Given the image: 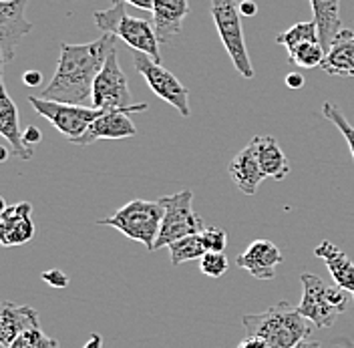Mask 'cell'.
<instances>
[{
	"label": "cell",
	"mask_w": 354,
	"mask_h": 348,
	"mask_svg": "<svg viewBox=\"0 0 354 348\" xmlns=\"http://www.w3.org/2000/svg\"><path fill=\"white\" fill-rule=\"evenodd\" d=\"M324 57H326V48L322 46V43H304L288 51V63L300 66V68L322 66Z\"/></svg>",
	"instance_id": "d4e9b609"
},
{
	"label": "cell",
	"mask_w": 354,
	"mask_h": 348,
	"mask_svg": "<svg viewBox=\"0 0 354 348\" xmlns=\"http://www.w3.org/2000/svg\"><path fill=\"white\" fill-rule=\"evenodd\" d=\"M322 115L330 121L336 129L342 133V137L346 139L348 149H351V155H353V159H354V127L348 123V119L344 117V113L338 109L336 105H332V103H324V107H322Z\"/></svg>",
	"instance_id": "484cf974"
},
{
	"label": "cell",
	"mask_w": 354,
	"mask_h": 348,
	"mask_svg": "<svg viewBox=\"0 0 354 348\" xmlns=\"http://www.w3.org/2000/svg\"><path fill=\"white\" fill-rule=\"evenodd\" d=\"M322 71L330 77H354V30L342 28L326 48Z\"/></svg>",
	"instance_id": "d6986e66"
},
{
	"label": "cell",
	"mask_w": 354,
	"mask_h": 348,
	"mask_svg": "<svg viewBox=\"0 0 354 348\" xmlns=\"http://www.w3.org/2000/svg\"><path fill=\"white\" fill-rule=\"evenodd\" d=\"M133 65L159 99L169 103L183 117H189V91L181 85V81L174 73H169L161 63H155L153 59L141 53L133 59Z\"/></svg>",
	"instance_id": "30bf717a"
},
{
	"label": "cell",
	"mask_w": 354,
	"mask_h": 348,
	"mask_svg": "<svg viewBox=\"0 0 354 348\" xmlns=\"http://www.w3.org/2000/svg\"><path fill=\"white\" fill-rule=\"evenodd\" d=\"M252 141L256 145L258 161H260V167H262L266 177L276 179V181H284L290 174V163H288L280 143L272 135H260V137H254Z\"/></svg>",
	"instance_id": "44dd1931"
},
{
	"label": "cell",
	"mask_w": 354,
	"mask_h": 348,
	"mask_svg": "<svg viewBox=\"0 0 354 348\" xmlns=\"http://www.w3.org/2000/svg\"><path fill=\"white\" fill-rule=\"evenodd\" d=\"M209 4H212V17L216 22L218 35H220L223 48L227 51L236 71L243 79H252L254 66H252L245 41H243L240 0H209Z\"/></svg>",
	"instance_id": "52a82bcc"
},
{
	"label": "cell",
	"mask_w": 354,
	"mask_h": 348,
	"mask_svg": "<svg viewBox=\"0 0 354 348\" xmlns=\"http://www.w3.org/2000/svg\"><path fill=\"white\" fill-rule=\"evenodd\" d=\"M230 264L223 252H207L201 260H199V270L209 276V278H220L227 272Z\"/></svg>",
	"instance_id": "83f0119b"
},
{
	"label": "cell",
	"mask_w": 354,
	"mask_h": 348,
	"mask_svg": "<svg viewBox=\"0 0 354 348\" xmlns=\"http://www.w3.org/2000/svg\"><path fill=\"white\" fill-rule=\"evenodd\" d=\"M353 296H354V294H353Z\"/></svg>",
	"instance_id": "ab89813d"
},
{
	"label": "cell",
	"mask_w": 354,
	"mask_h": 348,
	"mask_svg": "<svg viewBox=\"0 0 354 348\" xmlns=\"http://www.w3.org/2000/svg\"><path fill=\"white\" fill-rule=\"evenodd\" d=\"M300 282H302V298L298 310L316 328H330L336 322V318L346 312L351 302L346 290L330 286L322 278L308 272L300 276Z\"/></svg>",
	"instance_id": "277c9868"
},
{
	"label": "cell",
	"mask_w": 354,
	"mask_h": 348,
	"mask_svg": "<svg viewBox=\"0 0 354 348\" xmlns=\"http://www.w3.org/2000/svg\"><path fill=\"white\" fill-rule=\"evenodd\" d=\"M310 324L312 322L300 314L298 306H292L286 300L270 306L264 312L245 314L242 318L248 336L264 338L270 348H294L300 345L312 334Z\"/></svg>",
	"instance_id": "7a4b0ae2"
},
{
	"label": "cell",
	"mask_w": 354,
	"mask_h": 348,
	"mask_svg": "<svg viewBox=\"0 0 354 348\" xmlns=\"http://www.w3.org/2000/svg\"><path fill=\"white\" fill-rule=\"evenodd\" d=\"M93 107L101 111H131L143 113L147 103H131V91L127 77L117 59V48L113 51L103 65L93 85Z\"/></svg>",
	"instance_id": "ba28073f"
},
{
	"label": "cell",
	"mask_w": 354,
	"mask_h": 348,
	"mask_svg": "<svg viewBox=\"0 0 354 348\" xmlns=\"http://www.w3.org/2000/svg\"><path fill=\"white\" fill-rule=\"evenodd\" d=\"M131 111H103L75 145H91L101 139H129L137 135V127L129 119Z\"/></svg>",
	"instance_id": "5bb4252c"
},
{
	"label": "cell",
	"mask_w": 354,
	"mask_h": 348,
	"mask_svg": "<svg viewBox=\"0 0 354 348\" xmlns=\"http://www.w3.org/2000/svg\"><path fill=\"white\" fill-rule=\"evenodd\" d=\"M314 254H316L320 260H324L334 284H336L338 288H342V290L354 294V262L351 260L336 244H332L328 239L320 241V244L316 246Z\"/></svg>",
	"instance_id": "ffe728a7"
},
{
	"label": "cell",
	"mask_w": 354,
	"mask_h": 348,
	"mask_svg": "<svg viewBox=\"0 0 354 348\" xmlns=\"http://www.w3.org/2000/svg\"><path fill=\"white\" fill-rule=\"evenodd\" d=\"M115 48V37L111 35H103L101 39L85 44L61 43L55 75L41 97L71 105H85L87 101H93L95 79Z\"/></svg>",
	"instance_id": "6da1fadb"
},
{
	"label": "cell",
	"mask_w": 354,
	"mask_h": 348,
	"mask_svg": "<svg viewBox=\"0 0 354 348\" xmlns=\"http://www.w3.org/2000/svg\"><path fill=\"white\" fill-rule=\"evenodd\" d=\"M163 205V219H161V230L155 241V250L159 248H169L174 241L201 234L205 230V223L194 210V192L183 190L174 196H165L159 199Z\"/></svg>",
	"instance_id": "8992f818"
},
{
	"label": "cell",
	"mask_w": 354,
	"mask_h": 348,
	"mask_svg": "<svg viewBox=\"0 0 354 348\" xmlns=\"http://www.w3.org/2000/svg\"><path fill=\"white\" fill-rule=\"evenodd\" d=\"M294 348H320V342H316L312 338H306V340H302L300 345H296Z\"/></svg>",
	"instance_id": "8d00e7d4"
},
{
	"label": "cell",
	"mask_w": 354,
	"mask_h": 348,
	"mask_svg": "<svg viewBox=\"0 0 354 348\" xmlns=\"http://www.w3.org/2000/svg\"><path fill=\"white\" fill-rule=\"evenodd\" d=\"M227 174L232 177V181L236 183V187L245 194V196H254L258 194L262 181L266 179L264 172L260 167L258 161V153H256V145L254 141H250L242 152L238 153L230 165H227Z\"/></svg>",
	"instance_id": "9a60e30c"
},
{
	"label": "cell",
	"mask_w": 354,
	"mask_h": 348,
	"mask_svg": "<svg viewBox=\"0 0 354 348\" xmlns=\"http://www.w3.org/2000/svg\"><path fill=\"white\" fill-rule=\"evenodd\" d=\"M113 2H119V0H113ZM121 2H129L135 8H141V10H151L155 0H121Z\"/></svg>",
	"instance_id": "d590c367"
},
{
	"label": "cell",
	"mask_w": 354,
	"mask_h": 348,
	"mask_svg": "<svg viewBox=\"0 0 354 348\" xmlns=\"http://www.w3.org/2000/svg\"><path fill=\"white\" fill-rule=\"evenodd\" d=\"M8 348H61V345H59V340L46 336L41 328H35V330L21 334Z\"/></svg>",
	"instance_id": "4316f807"
},
{
	"label": "cell",
	"mask_w": 354,
	"mask_h": 348,
	"mask_svg": "<svg viewBox=\"0 0 354 348\" xmlns=\"http://www.w3.org/2000/svg\"><path fill=\"white\" fill-rule=\"evenodd\" d=\"M207 254L205 250V244L201 234H194V236H185V238L177 239L169 246V260L174 266H179L183 262L192 260H201L203 256Z\"/></svg>",
	"instance_id": "603a6c76"
},
{
	"label": "cell",
	"mask_w": 354,
	"mask_h": 348,
	"mask_svg": "<svg viewBox=\"0 0 354 348\" xmlns=\"http://www.w3.org/2000/svg\"><path fill=\"white\" fill-rule=\"evenodd\" d=\"M85 348H101V336L93 334V336H91V340L85 345Z\"/></svg>",
	"instance_id": "74e56055"
},
{
	"label": "cell",
	"mask_w": 354,
	"mask_h": 348,
	"mask_svg": "<svg viewBox=\"0 0 354 348\" xmlns=\"http://www.w3.org/2000/svg\"><path fill=\"white\" fill-rule=\"evenodd\" d=\"M256 10H258L256 2H252V0H242V2H240V12H242V17H254Z\"/></svg>",
	"instance_id": "e575fe53"
},
{
	"label": "cell",
	"mask_w": 354,
	"mask_h": 348,
	"mask_svg": "<svg viewBox=\"0 0 354 348\" xmlns=\"http://www.w3.org/2000/svg\"><path fill=\"white\" fill-rule=\"evenodd\" d=\"M201 238L207 252H223L227 248V232L218 226H205V230L201 232Z\"/></svg>",
	"instance_id": "f1b7e54d"
},
{
	"label": "cell",
	"mask_w": 354,
	"mask_h": 348,
	"mask_svg": "<svg viewBox=\"0 0 354 348\" xmlns=\"http://www.w3.org/2000/svg\"><path fill=\"white\" fill-rule=\"evenodd\" d=\"M41 79H43V75L39 71H26L22 77V83L26 87H37V85H41Z\"/></svg>",
	"instance_id": "d6a6232c"
},
{
	"label": "cell",
	"mask_w": 354,
	"mask_h": 348,
	"mask_svg": "<svg viewBox=\"0 0 354 348\" xmlns=\"http://www.w3.org/2000/svg\"><path fill=\"white\" fill-rule=\"evenodd\" d=\"M0 155H2V161H6V149L4 147L0 149Z\"/></svg>",
	"instance_id": "f35d334b"
},
{
	"label": "cell",
	"mask_w": 354,
	"mask_h": 348,
	"mask_svg": "<svg viewBox=\"0 0 354 348\" xmlns=\"http://www.w3.org/2000/svg\"><path fill=\"white\" fill-rule=\"evenodd\" d=\"M153 26L159 43L171 44V41L181 35L183 19L189 15V2L187 0H155Z\"/></svg>",
	"instance_id": "e0dca14e"
},
{
	"label": "cell",
	"mask_w": 354,
	"mask_h": 348,
	"mask_svg": "<svg viewBox=\"0 0 354 348\" xmlns=\"http://www.w3.org/2000/svg\"><path fill=\"white\" fill-rule=\"evenodd\" d=\"M0 133L6 139V143L12 147V153L24 161L32 159V147L24 143L21 123H19V109L15 101L10 99L6 85L0 83Z\"/></svg>",
	"instance_id": "ac0fdd59"
},
{
	"label": "cell",
	"mask_w": 354,
	"mask_h": 348,
	"mask_svg": "<svg viewBox=\"0 0 354 348\" xmlns=\"http://www.w3.org/2000/svg\"><path fill=\"white\" fill-rule=\"evenodd\" d=\"M22 137H24V143L28 147H32L35 143H41L43 141V133L37 129V127H26V129L22 131Z\"/></svg>",
	"instance_id": "4dcf8cb0"
},
{
	"label": "cell",
	"mask_w": 354,
	"mask_h": 348,
	"mask_svg": "<svg viewBox=\"0 0 354 348\" xmlns=\"http://www.w3.org/2000/svg\"><path fill=\"white\" fill-rule=\"evenodd\" d=\"M41 328L39 312L32 306H17L10 300H2L0 310V345L8 348L21 334Z\"/></svg>",
	"instance_id": "2e32d148"
},
{
	"label": "cell",
	"mask_w": 354,
	"mask_h": 348,
	"mask_svg": "<svg viewBox=\"0 0 354 348\" xmlns=\"http://www.w3.org/2000/svg\"><path fill=\"white\" fill-rule=\"evenodd\" d=\"M28 103L41 117H44L48 123H53L55 129L68 137L71 143H75L79 137H83L91 127V123L103 113L95 107L57 103V101H48L43 97H28Z\"/></svg>",
	"instance_id": "9c48e42d"
},
{
	"label": "cell",
	"mask_w": 354,
	"mask_h": 348,
	"mask_svg": "<svg viewBox=\"0 0 354 348\" xmlns=\"http://www.w3.org/2000/svg\"><path fill=\"white\" fill-rule=\"evenodd\" d=\"M282 260H284V256L274 241L256 239L245 248L243 254L238 256L236 264H238V268L250 272L256 280L270 282L276 278V268L282 264Z\"/></svg>",
	"instance_id": "7c38bea8"
},
{
	"label": "cell",
	"mask_w": 354,
	"mask_h": 348,
	"mask_svg": "<svg viewBox=\"0 0 354 348\" xmlns=\"http://www.w3.org/2000/svg\"><path fill=\"white\" fill-rule=\"evenodd\" d=\"M35 238L32 223V205L28 201H21L15 205H2L0 214V241L6 248L22 246Z\"/></svg>",
	"instance_id": "4fadbf2b"
},
{
	"label": "cell",
	"mask_w": 354,
	"mask_h": 348,
	"mask_svg": "<svg viewBox=\"0 0 354 348\" xmlns=\"http://www.w3.org/2000/svg\"><path fill=\"white\" fill-rule=\"evenodd\" d=\"M161 219H163V205L159 199L157 201L133 199L109 218L97 219V223L119 230L123 236L143 244L149 252H155V241L161 230Z\"/></svg>",
	"instance_id": "5b68a950"
},
{
	"label": "cell",
	"mask_w": 354,
	"mask_h": 348,
	"mask_svg": "<svg viewBox=\"0 0 354 348\" xmlns=\"http://www.w3.org/2000/svg\"><path fill=\"white\" fill-rule=\"evenodd\" d=\"M314 22L320 33V43L328 48L336 35L344 28L340 21V0H310Z\"/></svg>",
	"instance_id": "7402d4cb"
},
{
	"label": "cell",
	"mask_w": 354,
	"mask_h": 348,
	"mask_svg": "<svg viewBox=\"0 0 354 348\" xmlns=\"http://www.w3.org/2000/svg\"><path fill=\"white\" fill-rule=\"evenodd\" d=\"M276 43L286 46L288 51H292V48L304 43H320V33H318V26H316L314 19L306 22H296L294 26H290L288 30L276 37Z\"/></svg>",
	"instance_id": "cb8c5ba5"
},
{
	"label": "cell",
	"mask_w": 354,
	"mask_h": 348,
	"mask_svg": "<svg viewBox=\"0 0 354 348\" xmlns=\"http://www.w3.org/2000/svg\"><path fill=\"white\" fill-rule=\"evenodd\" d=\"M41 278H43V282H46L48 286H53V288H66L68 282H71V278L66 276L65 272H63V270H57V268H53V270H48V272H43Z\"/></svg>",
	"instance_id": "f546056e"
},
{
	"label": "cell",
	"mask_w": 354,
	"mask_h": 348,
	"mask_svg": "<svg viewBox=\"0 0 354 348\" xmlns=\"http://www.w3.org/2000/svg\"><path fill=\"white\" fill-rule=\"evenodd\" d=\"M127 2H113L109 10H97L93 15V21L103 35H111L115 39H121L141 55H147L155 63H161L159 53V39L155 33L153 22L145 19H137L127 12Z\"/></svg>",
	"instance_id": "3957f363"
},
{
	"label": "cell",
	"mask_w": 354,
	"mask_h": 348,
	"mask_svg": "<svg viewBox=\"0 0 354 348\" xmlns=\"http://www.w3.org/2000/svg\"><path fill=\"white\" fill-rule=\"evenodd\" d=\"M286 85L290 89H300L304 87V77L300 73H290L286 77Z\"/></svg>",
	"instance_id": "836d02e7"
},
{
	"label": "cell",
	"mask_w": 354,
	"mask_h": 348,
	"mask_svg": "<svg viewBox=\"0 0 354 348\" xmlns=\"http://www.w3.org/2000/svg\"><path fill=\"white\" fill-rule=\"evenodd\" d=\"M28 0H2L0 2V57L8 65L17 57V46L22 39L32 33V22L26 21Z\"/></svg>",
	"instance_id": "8fae6325"
},
{
	"label": "cell",
	"mask_w": 354,
	"mask_h": 348,
	"mask_svg": "<svg viewBox=\"0 0 354 348\" xmlns=\"http://www.w3.org/2000/svg\"><path fill=\"white\" fill-rule=\"evenodd\" d=\"M238 348H270V345L266 342L264 338H258V336H245L242 342L238 345Z\"/></svg>",
	"instance_id": "1f68e13d"
}]
</instances>
